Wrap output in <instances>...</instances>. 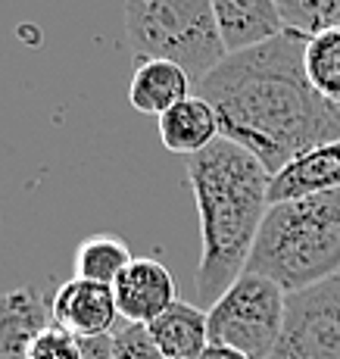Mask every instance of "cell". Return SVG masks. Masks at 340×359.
Here are the masks:
<instances>
[{"instance_id":"6da1fadb","label":"cell","mask_w":340,"mask_h":359,"mask_svg":"<svg viewBox=\"0 0 340 359\" xmlns=\"http://www.w3.org/2000/svg\"><path fill=\"white\" fill-rule=\"evenodd\" d=\"M306 41L281 32L259 47L228 53L197 85L216 109L222 137L250 150L268 175L306 150L340 141V107L312 88Z\"/></svg>"},{"instance_id":"7a4b0ae2","label":"cell","mask_w":340,"mask_h":359,"mask_svg":"<svg viewBox=\"0 0 340 359\" xmlns=\"http://www.w3.org/2000/svg\"><path fill=\"white\" fill-rule=\"evenodd\" d=\"M187 182L200 212V262L193 291L212 306L247 272L256 234L268 212V169L240 144L219 137L187 156Z\"/></svg>"},{"instance_id":"3957f363","label":"cell","mask_w":340,"mask_h":359,"mask_svg":"<svg viewBox=\"0 0 340 359\" xmlns=\"http://www.w3.org/2000/svg\"><path fill=\"white\" fill-rule=\"evenodd\" d=\"M247 272L266 275L287 294L340 272V191L268 206Z\"/></svg>"},{"instance_id":"277c9868","label":"cell","mask_w":340,"mask_h":359,"mask_svg":"<svg viewBox=\"0 0 340 359\" xmlns=\"http://www.w3.org/2000/svg\"><path fill=\"white\" fill-rule=\"evenodd\" d=\"M125 38L135 63L169 60L193 85L228 57L212 0H125Z\"/></svg>"},{"instance_id":"5b68a950","label":"cell","mask_w":340,"mask_h":359,"mask_svg":"<svg viewBox=\"0 0 340 359\" xmlns=\"http://www.w3.org/2000/svg\"><path fill=\"white\" fill-rule=\"evenodd\" d=\"M206 313L210 344L234 347L250 359H268L284 331L287 291L266 275L244 272Z\"/></svg>"},{"instance_id":"8992f818","label":"cell","mask_w":340,"mask_h":359,"mask_svg":"<svg viewBox=\"0 0 340 359\" xmlns=\"http://www.w3.org/2000/svg\"><path fill=\"white\" fill-rule=\"evenodd\" d=\"M268 359H340V272L287 294L284 331Z\"/></svg>"},{"instance_id":"52a82bcc","label":"cell","mask_w":340,"mask_h":359,"mask_svg":"<svg viewBox=\"0 0 340 359\" xmlns=\"http://www.w3.org/2000/svg\"><path fill=\"white\" fill-rule=\"evenodd\" d=\"M53 322L79 341L113 334L122 322L113 285H97L88 278L62 281L53 294Z\"/></svg>"},{"instance_id":"ba28073f","label":"cell","mask_w":340,"mask_h":359,"mask_svg":"<svg viewBox=\"0 0 340 359\" xmlns=\"http://www.w3.org/2000/svg\"><path fill=\"white\" fill-rule=\"evenodd\" d=\"M113 294L122 322H135V325H150L172 303H178L172 272L150 257L131 259V266L116 278Z\"/></svg>"},{"instance_id":"9c48e42d","label":"cell","mask_w":340,"mask_h":359,"mask_svg":"<svg viewBox=\"0 0 340 359\" xmlns=\"http://www.w3.org/2000/svg\"><path fill=\"white\" fill-rule=\"evenodd\" d=\"M53 325V297L41 287H13L0 294V359H29L32 341Z\"/></svg>"},{"instance_id":"30bf717a","label":"cell","mask_w":340,"mask_h":359,"mask_svg":"<svg viewBox=\"0 0 340 359\" xmlns=\"http://www.w3.org/2000/svg\"><path fill=\"white\" fill-rule=\"evenodd\" d=\"M340 191V141L322 144L290 160L268 182V203H290Z\"/></svg>"},{"instance_id":"8fae6325","label":"cell","mask_w":340,"mask_h":359,"mask_svg":"<svg viewBox=\"0 0 340 359\" xmlns=\"http://www.w3.org/2000/svg\"><path fill=\"white\" fill-rule=\"evenodd\" d=\"M216 22L228 53H240L284 32L275 0H212Z\"/></svg>"},{"instance_id":"7c38bea8","label":"cell","mask_w":340,"mask_h":359,"mask_svg":"<svg viewBox=\"0 0 340 359\" xmlns=\"http://www.w3.org/2000/svg\"><path fill=\"white\" fill-rule=\"evenodd\" d=\"M193 79L178 63L169 60H144L135 63V75L128 85V103L141 116H163L172 107L191 97Z\"/></svg>"},{"instance_id":"4fadbf2b","label":"cell","mask_w":340,"mask_h":359,"mask_svg":"<svg viewBox=\"0 0 340 359\" xmlns=\"http://www.w3.org/2000/svg\"><path fill=\"white\" fill-rule=\"evenodd\" d=\"M219 137V116L212 109V103L203 100L200 94H191L178 107H172L169 113L159 116V141L172 154L193 156L200 150H206L210 144H216Z\"/></svg>"},{"instance_id":"5bb4252c","label":"cell","mask_w":340,"mask_h":359,"mask_svg":"<svg viewBox=\"0 0 340 359\" xmlns=\"http://www.w3.org/2000/svg\"><path fill=\"white\" fill-rule=\"evenodd\" d=\"M165 359H200L210 347V313L197 303L178 300L147 325Z\"/></svg>"},{"instance_id":"9a60e30c","label":"cell","mask_w":340,"mask_h":359,"mask_svg":"<svg viewBox=\"0 0 340 359\" xmlns=\"http://www.w3.org/2000/svg\"><path fill=\"white\" fill-rule=\"evenodd\" d=\"M131 250L119 234H91L75 250V278L97 285H116V278L131 266Z\"/></svg>"},{"instance_id":"2e32d148","label":"cell","mask_w":340,"mask_h":359,"mask_svg":"<svg viewBox=\"0 0 340 359\" xmlns=\"http://www.w3.org/2000/svg\"><path fill=\"white\" fill-rule=\"evenodd\" d=\"M306 75L322 97L340 107V25L306 41Z\"/></svg>"},{"instance_id":"e0dca14e","label":"cell","mask_w":340,"mask_h":359,"mask_svg":"<svg viewBox=\"0 0 340 359\" xmlns=\"http://www.w3.org/2000/svg\"><path fill=\"white\" fill-rule=\"evenodd\" d=\"M284 32L312 38L340 25V0H275Z\"/></svg>"},{"instance_id":"ac0fdd59","label":"cell","mask_w":340,"mask_h":359,"mask_svg":"<svg viewBox=\"0 0 340 359\" xmlns=\"http://www.w3.org/2000/svg\"><path fill=\"white\" fill-rule=\"evenodd\" d=\"M113 359H165V356L154 344L147 325L119 322L113 331Z\"/></svg>"},{"instance_id":"d6986e66","label":"cell","mask_w":340,"mask_h":359,"mask_svg":"<svg viewBox=\"0 0 340 359\" xmlns=\"http://www.w3.org/2000/svg\"><path fill=\"white\" fill-rule=\"evenodd\" d=\"M29 359H81V341L53 322L32 341Z\"/></svg>"},{"instance_id":"ffe728a7","label":"cell","mask_w":340,"mask_h":359,"mask_svg":"<svg viewBox=\"0 0 340 359\" xmlns=\"http://www.w3.org/2000/svg\"><path fill=\"white\" fill-rule=\"evenodd\" d=\"M81 359H113V334L81 341Z\"/></svg>"},{"instance_id":"44dd1931","label":"cell","mask_w":340,"mask_h":359,"mask_svg":"<svg viewBox=\"0 0 340 359\" xmlns=\"http://www.w3.org/2000/svg\"><path fill=\"white\" fill-rule=\"evenodd\" d=\"M200 359H250L244 356L240 350H234V347H222V344H210V347L203 350V356Z\"/></svg>"}]
</instances>
